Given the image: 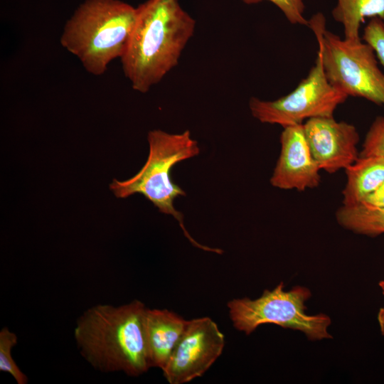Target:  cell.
<instances>
[{"label":"cell","mask_w":384,"mask_h":384,"mask_svg":"<svg viewBox=\"0 0 384 384\" xmlns=\"http://www.w3.org/2000/svg\"><path fill=\"white\" fill-rule=\"evenodd\" d=\"M195 27V20L177 0H147L137 7L135 24L120 58L133 90L148 92L178 65Z\"/></svg>","instance_id":"6da1fadb"},{"label":"cell","mask_w":384,"mask_h":384,"mask_svg":"<svg viewBox=\"0 0 384 384\" xmlns=\"http://www.w3.org/2000/svg\"><path fill=\"white\" fill-rule=\"evenodd\" d=\"M146 307L139 300L97 304L78 319L74 338L82 356L104 373L139 376L150 368L145 330Z\"/></svg>","instance_id":"7a4b0ae2"},{"label":"cell","mask_w":384,"mask_h":384,"mask_svg":"<svg viewBox=\"0 0 384 384\" xmlns=\"http://www.w3.org/2000/svg\"><path fill=\"white\" fill-rule=\"evenodd\" d=\"M137 8L119 0H85L65 23L60 44L94 75L105 73L123 55Z\"/></svg>","instance_id":"3957f363"},{"label":"cell","mask_w":384,"mask_h":384,"mask_svg":"<svg viewBox=\"0 0 384 384\" xmlns=\"http://www.w3.org/2000/svg\"><path fill=\"white\" fill-rule=\"evenodd\" d=\"M147 140L149 150L144 166L129 179H113L110 184V190L119 198H126L136 193L143 195L161 213L176 219L185 236L194 246L220 254L221 250L202 245L189 235L183 223V214L174 207V201L186 193L172 181L171 171L178 163L199 154L198 142L191 137L188 130L171 134L154 129L149 132Z\"/></svg>","instance_id":"277c9868"},{"label":"cell","mask_w":384,"mask_h":384,"mask_svg":"<svg viewBox=\"0 0 384 384\" xmlns=\"http://www.w3.org/2000/svg\"><path fill=\"white\" fill-rule=\"evenodd\" d=\"M324 16L317 13L309 20L308 27L316 36L329 82L348 97L384 105V73L373 48L362 40L341 38L326 30Z\"/></svg>","instance_id":"5b68a950"},{"label":"cell","mask_w":384,"mask_h":384,"mask_svg":"<svg viewBox=\"0 0 384 384\" xmlns=\"http://www.w3.org/2000/svg\"><path fill=\"white\" fill-rule=\"evenodd\" d=\"M311 297L306 287L284 289L283 282L272 290L265 289L257 299H235L228 303L234 327L247 335L259 326L273 324L303 332L310 340L330 338L327 331L330 318L324 314L308 315L305 302Z\"/></svg>","instance_id":"8992f818"},{"label":"cell","mask_w":384,"mask_h":384,"mask_svg":"<svg viewBox=\"0 0 384 384\" xmlns=\"http://www.w3.org/2000/svg\"><path fill=\"white\" fill-rule=\"evenodd\" d=\"M347 98L328 80L318 51L314 66L294 90L274 100L251 97L249 108L260 122L284 128L303 124L311 118L334 117L337 107Z\"/></svg>","instance_id":"52a82bcc"},{"label":"cell","mask_w":384,"mask_h":384,"mask_svg":"<svg viewBox=\"0 0 384 384\" xmlns=\"http://www.w3.org/2000/svg\"><path fill=\"white\" fill-rule=\"evenodd\" d=\"M225 337L209 317L187 320L163 375L170 384H182L202 376L221 355Z\"/></svg>","instance_id":"ba28073f"},{"label":"cell","mask_w":384,"mask_h":384,"mask_svg":"<svg viewBox=\"0 0 384 384\" xmlns=\"http://www.w3.org/2000/svg\"><path fill=\"white\" fill-rule=\"evenodd\" d=\"M304 125L311 154L321 170L333 174L345 169L359 156L356 127L334 117L307 119Z\"/></svg>","instance_id":"9c48e42d"},{"label":"cell","mask_w":384,"mask_h":384,"mask_svg":"<svg viewBox=\"0 0 384 384\" xmlns=\"http://www.w3.org/2000/svg\"><path fill=\"white\" fill-rule=\"evenodd\" d=\"M281 150L272 176L273 187L304 191L319 186L320 168L306 139L303 124L283 128Z\"/></svg>","instance_id":"30bf717a"},{"label":"cell","mask_w":384,"mask_h":384,"mask_svg":"<svg viewBox=\"0 0 384 384\" xmlns=\"http://www.w3.org/2000/svg\"><path fill=\"white\" fill-rule=\"evenodd\" d=\"M187 320L167 309L146 308L144 330L151 368L161 370L181 339Z\"/></svg>","instance_id":"8fae6325"},{"label":"cell","mask_w":384,"mask_h":384,"mask_svg":"<svg viewBox=\"0 0 384 384\" xmlns=\"http://www.w3.org/2000/svg\"><path fill=\"white\" fill-rule=\"evenodd\" d=\"M344 170L346 181L342 191V205L358 204L384 181V157L359 156Z\"/></svg>","instance_id":"7c38bea8"},{"label":"cell","mask_w":384,"mask_h":384,"mask_svg":"<svg viewBox=\"0 0 384 384\" xmlns=\"http://www.w3.org/2000/svg\"><path fill=\"white\" fill-rule=\"evenodd\" d=\"M332 16L342 24L346 40L359 41L361 26L366 18L384 20V0H337Z\"/></svg>","instance_id":"4fadbf2b"},{"label":"cell","mask_w":384,"mask_h":384,"mask_svg":"<svg viewBox=\"0 0 384 384\" xmlns=\"http://www.w3.org/2000/svg\"><path fill=\"white\" fill-rule=\"evenodd\" d=\"M336 218L342 228L357 234L375 237L384 233V208L365 203L342 205Z\"/></svg>","instance_id":"5bb4252c"},{"label":"cell","mask_w":384,"mask_h":384,"mask_svg":"<svg viewBox=\"0 0 384 384\" xmlns=\"http://www.w3.org/2000/svg\"><path fill=\"white\" fill-rule=\"evenodd\" d=\"M16 334L7 327L0 331V371L9 373L18 384H26L28 378L17 366L11 356V350L16 345Z\"/></svg>","instance_id":"9a60e30c"},{"label":"cell","mask_w":384,"mask_h":384,"mask_svg":"<svg viewBox=\"0 0 384 384\" xmlns=\"http://www.w3.org/2000/svg\"><path fill=\"white\" fill-rule=\"evenodd\" d=\"M360 156L384 157V117L378 116L371 123L359 152Z\"/></svg>","instance_id":"2e32d148"},{"label":"cell","mask_w":384,"mask_h":384,"mask_svg":"<svg viewBox=\"0 0 384 384\" xmlns=\"http://www.w3.org/2000/svg\"><path fill=\"white\" fill-rule=\"evenodd\" d=\"M246 4H255L264 0H242ZM274 4L293 25L309 26V20L304 16V0H267Z\"/></svg>","instance_id":"e0dca14e"},{"label":"cell","mask_w":384,"mask_h":384,"mask_svg":"<svg viewBox=\"0 0 384 384\" xmlns=\"http://www.w3.org/2000/svg\"><path fill=\"white\" fill-rule=\"evenodd\" d=\"M361 40L373 48L384 67V20L379 17L370 18L363 29Z\"/></svg>","instance_id":"ac0fdd59"},{"label":"cell","mask_w":384,"mask_h":384,"mask_svg":"<svg viewBox=\"0 0 384 384\" xmlns=\"http://www.w3.org/2000/svg\"><path fill=\"white\" fill-rule=\"evenodd\" d=\"M361 203L384 208V181Z\"/></svg>","instance_id":"d6986e66"},{"label":"cell","mask_w":384,"mask_h":384,"mask_svg":"<svg viewBox=\"0 0 384 384\" xmlns=\"http://www.w3.org/2000/svg\"><path fill=\"white\" fill-rule=\"evenodd\" d=\"M378 321L379 323L380 332L384 336V307L381 308L378 314Z\"/></svg>","instance_id":"ffe728a7"},{"label":"cell","mask_w":384,"mask_h":384,"mask_svg":"<svg viewBox=\"0 0 384 384\" xmlns=\"http://www.w3.org/2000/svg\"><path fill=\"white\" fill-rule=\"evenodd\" d=\"M381 289H382V292H383V294L384 295V280L381 281L379 284Z\"/></svg>","instance_id":"44dd1931"}]
</instances>
